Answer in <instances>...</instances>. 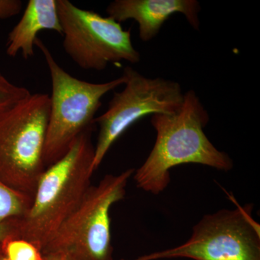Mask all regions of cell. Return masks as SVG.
<instances>
[{"label": "cell", "mask_w": 260, "mask_h": 260, "mask_svg": "<svg viewBox=\"0 0 260 260\" xmlns=\"http://www.w3.org/2000/svg\"><path fill=\"white\" fill-rule=\"evenodd\" d=\"M0 249L8 260H45L35 244L21 238L6 236L0 242Z\"/></svg>", "instance_id": "cell-12"}, {"label": "cell", "mask_w": 260, "mask_h": 260, "mask_svg": "<svg viewBox=\"0 0 260 260\" xmlns=\"http://www.w3.org/2000/svg\"><path fill=\"white\" fill-rule=\"evenodd\" d=\"M95 126L80 135L62 158L47 167L23 216L5 222L8 235L21 238L42 251L91 186Z\"/></svg>", "instance_id": "cell-1"}, {"label": "cell", "mask_w": 260, "mask_h": 260, "mask_svg": "<svg viewBox=\"0 0 260 260\" xmlns=\"http://www.w3.org/2000/svg\"><path fill=\"white\" fill-rule=\"evenodd\" d=\"M50 99L34 93L0 113V179L34 197L46 170L44 154Z\"/></svg>", "instance_id": "cell-4"}, {"label": "cell", "mask_w": 260, "mask_h": 260, "mask_svg": "<svg viewBox=\"0 0 260 260\" xmlns=\"http://www.w3.org/2000/svg\"><path fill=\"white\" fill-rule=\"evenodd\" d=\"M8 235V229H7L5 223L0 225V242L3 240V239Z\"/></svg>", "instance_id": "cell-15"}, {"label": "cell", "mask_w": 260, "mask_h": 260, "mask_svg": "<svg viewBox=\"0 0 260 260\" xmlns=\"http://www.w3.org/2000/svg\"><path fill=\"white\" fill-rule=\"evenodd\" d=\"M135 169L108 174L91 185L74 213L65 220L42 252L68 254L73 260H114L110 210L124 199Z\"/></svg>", "instance_id": "cell-5"}, {"label": "cell", "mask_w": 260, "mask_h": 260, "mask_svg": "<svg viewBox=\"0 0 260 260\" xmlns=\"http://www.w3.org/2000/svg\"><path fill=\"white\" fill-rule=\"evenodd\" d=\"M30 94L28 88L11 83L0 73V113L13 107Z\"/></svg>", "instance_id": "cell-13"}, {"label": "cell", "mask_w": 260, "mask_h": 260, "mask_svg": "<svg viewBox=\"0 0 260 260\" xmlns=\"http://www.w3.org/2000/svg\"><path fill=\"white\" fill-rule=\"evenodd\" d=\"M252 210V205H246L205 215L182 245L122 260H260V225Z\"/></svg>", "instance_id": "cell-8"}, {"label": "cell", "mask_w": 260, "mask_h": 260, "mask_svg": "<svg viewBox=\"0 0 260 260\" xmlns=\"http://www.w3.org/2000/svg\"><path fill=\"white\" fill-rule=\"evenodd\" d=\"M201 7L196 0H115L107 8L108 16L118 23L134 20L139 26V37L143 42L152 40L162 25L176 13L184 15L195 30L200 29Z\"/></svg>", "instance_id": "cell-9"}, {"label": "cell", "mask_w": 260, "mask_h": 260, "mask_svg": "<svg viewBox=\"0 0 260 260\" xmlns=\"http://www.w3.org/2000/svg\"><path fill=\"white\" fill-rule=\"evenodd\" d=\"M44 30L62 34L56 0H29L20 21L8 34L7 54L15 57L21 52L24 59L32 57L38 34Z\"/></svg>", "instance_id": "cell-10"}, {"label": "cell", "mask_w": 260, "mask_h": 260, "mask_svg": "<svg viewBox=\"0 0 260 260\" xmlns=\"http://www.w3.org/2000/svg\"><path fill=\"white\" fill-rule=\"evenodd\" d=\"M57 260H73L71 259L70 256H68V254H59V256H58Z\"/></svg>", "instance_id": "cell-17"}, {"label": "cell", "mask_w": 260, "mask_h": 260, "mask_svg": "<svg viewBox=\"0 0 260 260\" xmlns=\"http://www.w3.org/2000/svg\"><path fill=\"white\" fill-rule=\"evenodd\" d=\"M45 256V260H57L59 254H55V255H44ZM0 260H8L4 256V254L2 252L1 249H0Z\"/></svg>", "instance_id": "cell-16"}, {"label": "cell", "mask_w": 260, "mask_h": 260, "mask_svg": "<svg viewBox=\"0 0 260 260\" xmlns=\"http://www.w3.org/2000/svg\"><path fill=\"white\" fill-rule=\"evenodd\" d=\"M126 81L115 92L106 111L95 119L99 134L93 170L100 167L109 149L137 121L150 114H172L180 110L184 93L180 84L162 78H148L131 67L123 72Z\"/></svg>", "instance_id": "cell-6"}, {"label": "cell", "mask_w": 260, "mask_h": 260, "mask_svg": "<svg viewBox=\"0 0 260 260\" xmlns=\"http://www.w3.org/2000/svg\"><path fill=\"white\" fill-rule=\"evenodd\" d=\"M23 8L20 0H0V20H5L18 15Z\"/></svg>", "instance_id": "cell-14"}, {"label": "cell", "mask_w": 260, "mask_h": 260, "mask_svg": "<svg viewBox=\"0 0 260 260\" xmlns=\"http://www.w3.org/2000/svg\"><path fill=\"white\" fill-rule=\"evenodd\" d=\"M50 73L51 94L44 160L50 167L68 153L76 138L96 126L95 116L106 94L124 85L125 77L107 83H93L75 78L58 64L47 46L37 38Z\"/></svg>", "instance_id": "cell-3"}, {"label": "cell", "mask_w": 260, "mask_h": 260, "mask_svg": "<svg viewBox=\"0 0 260 260\" xmlns=\"http://www.w3.org/2000/svg\"><path fill=\"white\" fill-rule=\"evenodd\" d=\"M66 54L83 70H105L125 61L136 64L140 54L133 46L131 30L110 17L81 9L68 0H56Z\"/></svg>", "instance_id": "cell-7"}, {"label": "cell", "mask_w": 260, "mask_h": 260, "mask_svg": "<svg viewBox=\"0 0 260 260\" xmlns=\"http://www.w3.org/2000/svg\"><path fill=\"white\" fill-rule=\"evenodd\" d=\"M32 200V196L13 189L0 179V225L23 216Z\"/></svg>", "instance_id": "cell-11"}, {"label": "cell", "mask_w": 260, "mask_h": 260, "mask_svg": "<svg viewBox=\"0 0 260 260\" xmlns=\"http://www.w3.org/2000/svg\"><path fill=\"white\" fill-rule=\"evenodd\" d=\"M209 120V114L194 90L184 93L179 112L153 114L150 122L156 132V140L148 158L133 174L137 186L158 194L170 183L171 169L181 164L231 170L234 167L232 158L215 148L205 135L204 128Z\"/></svg>", "instance_id": "cell-2"}]
</instances>
